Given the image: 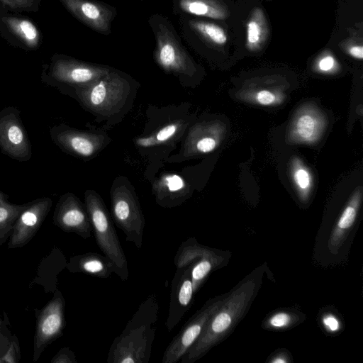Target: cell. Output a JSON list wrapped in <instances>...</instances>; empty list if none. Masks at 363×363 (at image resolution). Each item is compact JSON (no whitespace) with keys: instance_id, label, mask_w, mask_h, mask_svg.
Listing matches in <instances>:
<instances>
[{"instance_id":"3","label":"cell","mask_w":363,"mask_h":363,"mask_svg":"<svg viewBox=\"0 0 363 363\" xmlns=\"http://www.w3.org/2000/svg\"><path fill=\"white\" fill-rule=\"evenodd\" d=\"M85 203L98 247L113 263L114 273L122 281L127 280L128 260L105 204L97 194L91 191L85 193Z\"/></svg>"},{"instance_id":"33","label":"cell","mask_w":363,"mask_h":363,"mask_svg":"<svg viewBox=\"0 0 363 363\" xmlns=\"http://www.w3.org/2000/svg\"><path fill=\"white\" fill-rule=\"evenodd\" d=\"M166 184L168 191L171 193L177 192L184 188V182L182 179L176 174L169 175L166 178Z\"/></svg>"},{"instance_id":"17","label":"cell","mask_w":363,"mask_h":363,"mask_svg":"<svg viewBox=\"0 0 363 363\" xmlns=\"http://www.w3.org/2000/svg\"><path fill=\"white\" fill-rule=\"evenodd\" d=\"M66 268L72 273H83L98 278H108L114 273L113 264L109 259L96 252L71 257Z\"/></svg>"},{"instance_id":"8","label":"cell","mask_w":363,"mask_h":363,"mask_svg":"<svg viewBox=\"0 0 363 363\" xmlns=\"http://www.w3.org/2000/svg\"><path fill=\"white\" fill-rule=\"evenodd\" d=\"M223 297L209 300L183 325L178 334L166 347L162 363H177L199 337L208 321L220 306Z\"/></svg>"},{"instance_id":"9","label":"cell","mask_w":363,"mask_h":363,"mask_svg":"<svg viewBox=\"0 0 363 363\" xmlns=\"http://www.w3.org/2000/svg\"><path fill=\"white\" fill-rule=\"evenodd\" d=\"M152 27L156 38L157 62L167 71L184 73L189 70L192 61L170 23L162 18Z\"/></svg>"},{"instance_id":"36","label":"cell","mask_w":363,"mask_h":363,"mask_svg":"<svg viewBox=\"0 0 363 363\" xmlns=\"http://www.w3.org/2000/svg\"><path fill=\"white\" fill-rule=\"evenodd\" d=\"M273 362H275V363H279V362H286V361L284 360V359H275L274 360L272 361Z\"/></svg>"},{"instance_id":"14","label":"cell","mask_w":363,"mask_h":363,"mask_svg":"<svg viewBox=\"0 0 363 363\" xmlns=\"http://www.w3.org/2000/svg\"><path fill=\"white\" fill-rule=\"evenodd\" d=\"M181 252L184 259L192 264L191 280L195 294L210 272L221 264L223 258L212 249L199 244L192 237L182 242Z\"/></svg>"},{"instance_id":"7","label":"cell","mask_w":363,"mask_h":363,"mask_svg":"<svg viewBox=\"0 0 363 363\" xmlns=\"http://www.w3.org/2000/svg\"><path fill=\"white\" fill-rule=\"evenodd\" d=\"M20 114V110L11 106L0 111V150L13 160L28 162L32 146Z\"/></svg>"},{"instance_id":"21","label":"cell","mask_w":363,"mask_h":363,"mask_svg":"<svg viewBox=\"0 0 363 363\" xmlns=\"http://www.w3.org/2000/svg\"><path fill=\"white\" fill-rule=\"evenodd\" d=\"M322 118L312 111L301 113L294 123L293 134L296 139L311 143L317 140L323 129Z\"/></svg>"},{"instance_id":"10","label":"cell","mask_w":363,"mask_h":363,"mask_svg":"<svg viewBox=\"0 0 363 363\" xmlns=\"http://www.w3.org/2000/svg\"><path fill=\"white\" fill-rule=\"evenodd\" d=\"M0 35L11 45L25 51L38 50L43 42L42 33L33 21L1 5Z\"/></svg>"},{"instance_id":"30","label":"cell","mask_w":363,"mask_h":363,"mask_svg":"<svg viewBox=\"0 0 363 363\" xmlns=\"http://www.w3.org/2000/svg\"><path fill=\"white\" fill-rule=\"evenodd\" d=\"M50 362L51 363H77L74 352L68 347L61 348Z\"/></svg>"},{"instance_id":"4","label":"cell","mask_w":363,"mask_h":363,"mask_svg":"<svg viewBox=\"0 0 363 363\" xmlns=\"http://www.w3.org/2000/svg\"><path fill=\"white\" fill-rule=\"evenodd\" d=\"M111 70L79 61L62 54H54L49 64L43 65L40 80L62 94L71 95L75 88L89 84Z\"/></svg>"},{"instance_id":"19","label":"cell","mask_w":363,"mask_h":363,"mask_svg":"<svg viewBox=\"0 0 363 363\" xmlns=\"http://www.w3.org/2000/svg\"><path fill=\"white\" fill-rule=\"evenodd\" d=\"M360 198L361 194L358 191L344 209L333 230L328 242L329 249L333 253H337V249L345 240L349 229L352 226L357 217Z\"/></svg>"},{"instance_id":"6","label":"cell","mask_w":363,"mask_h":363,"mask_svg":"<svg viewBox=\"0 0 363 363\" xmlns=\"http://www.w3.org/2000/svg\"><path fill=\"white\" fill-rule=\"evenodd\" d=\"M113 221L125 235V240L138 249L143 245L145 221L138 200L128 189H116L111 196Z\"/></svg>"},{"instance_id":"1","label":"cell","mask_w":363,"mask_h":363,"mask_svg":"<svg viewBox=\"0 0 363 363\" xmlns=\"http://www.w3.org/2000/svg\"><path fill=\"white\" fill-rule=\"evenodd\" d=\"M159 303L152 294L142 302L125 328L113 341L108 363H148L157 328Z\"/></svg>"},{"instance_id":"35","label":"cell","mask_w":363,"mask_h":363,"mask_svg":"<svg viewBox=\"0 0 363 363\" xmlns=\"http://www.w3.org/2000/svg\"><path fill=\"white\" fill-rule=\"evenodd\" d=\"M325 325L331 331L338 330L340 325L338 320L332 315H328L323 320Z\"/></svg>"},{"instance_id":"24","label":"cell","mask_w":363,"mask_h":363,"mask_svg":"<svg viewBox=\"0 0 363 363\" xmlns=\"http://www.w3.org/2000/svg\"><path fill=\"white\" fill-rule=\"evenodd\" d=\"M292 177L301 197L306 199L313 185V177L298 159H294L292 163Z\"/></svg>"},{"instance_id":"37","label":"cell","mask_w":363,"mask_h":363,"mask_svg":"<svg viewBox=\"0 0 363 363\" xmlns=\"http://www.w3.org/2000/svg\"><path fill=\"white\" fill-rule=\"evenodd\" d=\"M1 320L0 318V335H1ZM0 363H2L1 358H0Z\"/></svg>"},{"instance_id":"29","label":"cell","mask_w":363,"mask_h":363,"mask_svg":"<svg viewBox=\"0 0 363 363\" xmlns=\"http://www.w3.org/2000/svg\"><path fill=\"white\" fill-rule=\"evenodd\" d=\"M341 47L352 57L359 60L363 59V45L361 42L349 40L342 43Z\"/></svg>"},{"instance_id":"34","label":"cell","mask_w":363,"mask_h":363,"mask_svg":"<svg viewBox=\"0 0 363 363\" xmlns=\"http://www.w3.org/2000/svg\"><path fill=\"white\" fill-rule=\"evenodd\" d=\"M216 146V140L212 138H203L196 143L197 150L203 153L211 152Z\"/></svg>"},{"instance_id":"18","label":"cell","mask_w":363,"mask_h":363,"mask_svg":"<svg viewBox=\"0 0 363 363\" xmlns=\"http://www.w3.org/2000/svg\"><path fill=\"white\" fill-rule=\"evenodd\" d=\"M269 35L267 21L259 7L252 9L246 23L245 46L251 52H258L264 47Z\"/></svg>"},{"instance_id":"22","label":"cell","mask_w":363,"mask_h":363,"mask_svg":"<svg viewBox=\"0 0 363 363\" xmlns=\"http://www.w3.org/2000/svg\"><path fill=\"white\" fill-rule=\"evenodd\" d=\"M27 205L9 202V196L0 189V247L9 240L17 218Z\"/></svg>"},{"instance_id":"2","label":"cell","mask_w":363,"mask_h":363,"mask_svg":"<svg viewBox=\"0 0 363 363\" xmlns=\"http://www.w3.org/2000/svg\"><path fill=\"white\" fill-rule=\"evenodd\" d=\"M255 289V282L249 280L224 298L220 306L211 317L199 337L182 357L180 362L194 363L220 342L243 314Z\"/></svg>"},{"instance_id":"23","label":"cell","mask_w":363,"mask_h":363,"mask_svg":"<svg viewBox=\"0 0 363 363\" xmlns=\"http://www.w3.org/2000/svg\"><path fill=\"white\" fill-rule=\"evenodd\" d=\"M189 24L202 39L215 46H223L228 42L225 30L219 25L201 20H191Z\"/></svg>"},{"instance_id":"15","label":"cell","mask_w":363,"mask_h":363,"mask_svg":"<svg viewBox=\"0 0 363 363\" xmlns=\"http://www.w3.org/2000/svg\"><path fill=\"white\" fill-rule=\"evenodd\" d=\"M76 18L91 29L106 34L110 32L111 22L115 10L94 0H59Z\"/></svg>"},{"instance_id":"32","label":"cell","mask_w":363,"mask_h":363,"mask_svg":"<svg viewBox=\"0 0 363 363\" xmlns=\"http://www.w3.org/2000/svg\"><path fill=\"white\" fill-rule=\"evenodd\" d=\"M291 318L289 314L284 312L276 313L269 320L270 325L274 328H283L289 325Z\"/></svg>"},{"instance_id":"20","label":"cell","mask_w":363,"mask_h":363,"mask_svg":"<svg viewBox=\"0 0 363 363\" xmlns=\"http://www.w3.org/2000/svg\"><path fill=\"white\" fill-rule=\"evenodd\" d=\"M179 9L186 13L217 20L226 19L228 9L218 0H178Z\"/></svg>"},{"instance_id":"12","label":"cell","mask_w":363,"mask_h":363,"mask_svg":"<svg viewBox=\"0 0 363 363\" xmlns=\"http://www.w3.org/2000/svg\"><path fill=\"white\" fill-rule=\"evenodd\" d=\"M52 220L65 233H75L84 239L91 236L92 228L86 205L72 193H66L60 197Z\"/></svg>"},{"instance_id":"11","label":"cell","mask_w":363,"mask_h":363,"mask_svg":"<svg viewBox=\"0 0 363 363\" xmlns=\"http://www.w3.org/2000/svg\"><path fill=\"white\" fill-rule=\"evenodd\" d=\"M52 205V201L50 197H42L28 202L13 225L7 248H20L28 244L40 230Z\"/></svg>"},{"instance_id":"25","label":"cell","mask_w":363,"mask_h":363,"mask_svg":"<svg viewBox=\"0 0 363 363\" xmlns=\"http://www.w3.org/2000/svg\"><path fill=\"white\" fill-rule=\"evenodd\" d=\"M42 0H0V5L16 12L36 13L39 11Z\"/></svg>"},{"instance_id":"28","label":"cell","mask_w":363,"mask_h":363,"mask_svg":"<svg viewBox=\"0 0 363 363\" xmlns=\"http://www.w3.org/2000/svg\"><path fill=\"white\" fill-rule=\"evenodd\" d=\"M21 359L20 345L18 337L12 336L10 346L6 354L1 357L2 363H18Z\"/></svg>"},{"instance_id":"31","label":"cell","mask_w":363,"mask_h":363,"mask_svg":"<svg viewBox=\"0 0 363 363\" xmlns=\"http://www.w3.org/2000/svg\"><path fill=\"white\" fill-rule=\"evenodd\" d=\"M256 101L263 106H269L277 102L276 94L269 90H260L255 94Z\"/></svg>"},{"instance_id":"13","label":"cell","mask_w":363,"mask_h":363,"mask_svg":"<svg viewBox=\"0 0 363 363\" xmlns=\"http://www.w3.org/2000/svg\"><path fill=\"white\" fill-rule=\"evenodd\" d=\"M192 264L177 268L171 284L169 306L165 326L171 332L191 308L194 295L191 280Z\"/></svg>"},{"instance_id":"27","label":"cell","mask_w":363,"mask_h":363,"mask_svg":"<svg viewBox=\"0 0 363 363\" xmlns=\"http://www.w3.org/2000/svg\"><path fill=\"white\" fill-rule=\"evenodd\" d=\"M178 125L176 124H169L160 129L157 135L150 138L140 139L138 144L142 146H149L155 143H163L171 138L177 131Z\"/></svg>"},{"instance_id":"16","label":"cell","mask_w":363,"mask_h":363,"mask_svg":"<svg viewBox=\"0 0 363 363\" xmlns=\"http://www.w3.org/2000/svg\"><path fill=\"white\" fill-rule=\"evenodd\" d=\"M50 135L52 141L62 150L74 156L89 157L97 147L91 135L72 128L65 123L50 128Z\"/></svg>"},{"instance_id":"26","label":"cell","mask_w":363,"mask_h":363,"mask_svg":"<svg viewBox=\"0 0 363 363\" xmlns=\"http://www.w3.org/2000/svg\"><path fill=\"white\" fill-rule=\"evenodd\" d=\"M315 69L321 73H333L339 69V63L330 50H325L317 57Z\"/></svg>"},{"instance_id":"5","label":"cell","mask_w":363,"mask_h":363,"mask_svg":"<svg viewBox=\"0 0 363 363\" xmlns=\"http://www.w3.org/2000/svg\"><path fill=\"white\" fill-rule=\"evenodd\" d=\"M65 300L56 289L52 298L40 309L35 310L36 318L33 338V361L37 362L44 350L62 336L65 321Z\"/></svg>"}]
</instances>
